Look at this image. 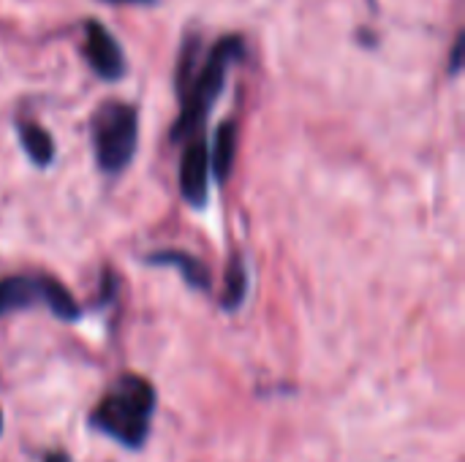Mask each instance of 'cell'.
<instances>
[{"mask_svg":"<svg viewBox=\"0 0 465 462\" xmlns=\"http://www.w3.org/2000/svg\"><path fill=\"white\" fill-rule=\"evenodd\" d=\"M147 264H155V267H174L185 283L196 291H210V272L207 267L193 259L191 253H183V251H155L147 256Z\"/></svg>","mask_w":465,"mask_h":462,"instance_id":"52a82bcc","label":"cell"},{"mask_svg":"<svg viewBox=\"0 0 465 462\" xmlns=\"http://www.w3.org/2000/svg\"><path fill=\"white\" fill-rule=\"evenodd\" d=\"M106 3H136V5H153L155 0H106Z\"/></svg>","mask_w":465,"mask_h":462,"instance_id":"4fadbf2b","label":"cell"},{"mask_svg":"<svg viewBox=\"0 0 465 462\" xmlns=\"http://www.w3.org/2000/svg\"><path fill=\"white\" fill-rule=\"evenodd\" d=\"M155 414V389L147 378L125 373L120 376L101 403L90 414V428L123 444L125 449H142L150 436Z\"/></svg>","mask_w":465,"mask_h":462,"instance_id":"6da1fadb","label":"cell"},{"mask_svg":"<svg viewBox=\"0 0 465 462\" xmlns=\"http://www.w3.org/2000/svg\"><path fill=\"white\" fill-rule=\"evenodd\" d=\"M248 297V270H245V261L240 253H232L229 259V267H226V283H223V297H221V305L223 310L234 313Z\"/></svg>","mask_w":465,"mask_h":462,"instance_id":"30bf717a","label":"cell"},{"mask_svg":"<svg viewBox=\"0 0 465 462\" xmlns=\"http://www.w3.org/2000/svg\"><path fill=\"white\" fill-rule=\"evenodd\" d=\"M0 433H3V414H0Z\"/></svg>","mask_w":465,"mask_h":462,"instance_id":"5bb4252c","label":"cell"},{"mask_svg":"<svg viewBox=\"0 0 465 462\" xmlns=\"http://www.w3.org/2000/svg\"><path fill=\"white\" fill-rule=\"evenodd\" d=\"M33 305H46L60 321H76L82 316L68 289L49 275H11L0 280V319Z\"/></svg>","mask_w":465,"mask_h":462,"instance_id":"277c9868","label":"cell"},{"mask_svg":"<svg viewBox=\"0 0 465 462\" xmlns=\"http://www.w3.org/2000/svg\"><path fill=\"white\" fill-rule=\"evenodd\" d=\"M234 155H237V123L226 120V123L218 125L215 147H213V155H210V163H213V172H215L218 182H226L232 177Z\"/></svg>","mask_w":465,"mask_h":462,"instance_id":"9c48e42d","label":"cell"},{"mask_svg":"<svg viewBox=\"0 0 465 462\" xmlns=\"http://www.w3.org/2000/svg\"><path fill=\"white\" fill-rule=\"evenodd\" d=\"M44 462H71V457L65 452H52V455L44 457Z\"/></svg>","mask_w":465,"mask_h":462,"instance_id":"7c38bea8","label":"cell"},{"mask_svg":"<svg viewBox=\"0 0 465 462\" xmlns=\"http://www.w3.org/2000/svg\"><path fill=\"white\" fill-rule=\"evenodd\" d=\"M19 131V142H22V150L27 152V158L35 163V166H49L54 161V139L49 136V131L33 120H22L16 125Z\"/></svg>","mask_w":465,"mask_h":462,"instance_id":"ba28073f","label":"cell"},{"mask_svg":"<svg viewBox=\"0 0 465 462\" xmlns=\"http://www.w3.org/2000/svg\"><path fill=\"white\" fill-rule=\"evenodd\" d=\"M139 142V114L131 103H104L93 117V147L98 169L106 174H120L136 152Z\"/></svg>","mask_w":465,"mask_h":462,"instance_id":"3957f363","label":"cell"},{"mask_svg":"<svg viewBox=\"0 0 465 462\" xmlns=\"http://www.w3.org/2000/svg\"><path fill=\"white\" fill-rule=\"evenodd\" d=\"M463 52H465V35L463 33H458V38H455V46H452V52H450V76H458L460 74V68H463Z\"/></svg>","mask_w":465,"mask_h":462,"instance_id":"8fae6325","label":"cell"},{"mask_svg":"<svg viewBox=\"0 0 465 462\" xmlns=\"http://www.w3.org/2000/svg\"><path fill=\"white\" fill-rule=\"evenodd\" d=\"M207 185H210V150L202 133L191 136L188 147L183 150L180 161V191L191 207L207 204Z\"/></svg>","mask_w":465,"mask_h":462,"instance_id":"8992f818","label":"cell"},{"mask_svg":"<svg viewBox=\"0 0 465 462\" xmlns=\"http://www.w3.org/2000/svg\"><path fill=\"white\" fill-rule=\"evenodd\" d=\"M84 60L93 68V74L104 82H117L125 74V54L117 44V38L98 22L87 19L84 22Z\"/></svg>","mask_w":465,"mask_h":462,"instance_id":"5b68a950","label":"cell"},{"mask_svg":"<svg viewBox=\"0 0 465 462\" xmlns=\"http://www.w3.org/2000/svg\"><path fill=\"white\" fill-rule=\"evenodd\" d=\"M242 54H245L242 35H223L210 46L207 57L199 63L191 82L180 93V114L172 125V142H183L202 133L213 103L221 98L232 63L242 60Z\"/></svg>","mask_w":465,"mask_h":462,"instance_id":"7a4b0ae2","label":"cell"}]
</instances>
